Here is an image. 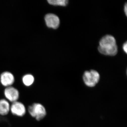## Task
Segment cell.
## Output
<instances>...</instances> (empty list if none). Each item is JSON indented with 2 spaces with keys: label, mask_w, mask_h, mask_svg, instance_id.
Instances as JSON below:
<instances>
[{
  "label": "cell",
  "mask_w": 127,
  "mask_h": 127,
  "mask_svg": "<svg viewBox=\"0 0 127 127\" xmlns=\"http://www.w3.org/2000/svg\"><path fill=\"white\" fill-rule=\"evenodd\" d=\"M98 51L106 56H115L118 51L116 39L110 35L104 36L99 41Z\"/></svg>",
  "instance_id": "cell-1"
},
{
  "label": "cell",
  "mask_w": 127,
  "mask_h": 127,
  "mask_svg": "<svg viewBox=\"0 0 127 127\" xmlns=\"http://www.w3.org/2000/svg\"><path fill=\"white\" fill-rule=\"evenodd\" d=\"M28 111L30 116L37 121L42 120L47 114L45 108L40 103H34L30 105Z\"/></svg>",
  "instance_id": "cell-2"
},
{
  "label": "cell",
  "mask_w": 127,
  "mask_h": 127,
  "mask_svg": "<svg viewBox=\"0 0 127 127\" xmlns=\"http://www.w3.org/2000/svg\"><path fill=\"white\" fill-rule=\"evenodd\" d=\"M83 81L86 86L93 87L96 86L100 80V76L97 71L91 70L86 71L83 75Z\"/></svg>",
  "instance_id": "cell-3"
},
{
  "label": "cell",
  "mask_w": 127,
  "mask_h": 127,
  "mask_svg": "<svg viewBox=\"0 0 127 127\" xmlns=\"http://www.w3.org/2000/svg\"><path fill=\"white\" fill-rule=\"evenodd\" d=\"M4 94L5 99L12 103L18 101L20 96L18 89L12 86L6 87L4 90Z\"/></svg>",
  "instance_id": "cell-4"
},
{
  "label": "cell",
  "mask_w": 127,
  "mask_h": 127,
  "mask_svg": "<svg viewBox=\"0 0 127 127\" xmlns=\"http://www.w3.org/2000/svg\"><path fill=\"white\" fill-rule=\"evenodd\" d=\"M10 112L14 116L21 117L25 116L27 110L25 104L18 101L12 103L10 105Z\"/></svg>",
  "instance_id": "cell-5"
},
{
  "label": "cell",
  "mask_w": 127,
  "mask_h": 127,
  "mask_svg": "<svg viewBox=\"0 0 127 127\" xmlns=\"http://www.w3.org/2000/svg\"><path fill=\"white\" fill-rule=\"evenodd\" d=\"M45 21L48 27L53 29H57L60 25V19L54 14H47L45 17Z\"/></svg>",
  "instance_id": "cell-6"
},
{
  "label": "cell",
  "mask_w": 127,
  "mask_h": 127,
  "mask_svg": "<svg viewBox=\"0 0 127 127\" xmlns=\"http://www.w3.org/2000/svg\"><path fill=\"white\" fill-rule=\"evenodd\" d=\"M15 81L14 75L9 72L2 73L0 77V82L1 85L5 87L12 86Z\"/></svg>",
  "instance_id": "cell-7"
},
{
  "label": "cell",
  "mask_w": 127,
  "mask_h": 127,
  "mask_svg": "<svg viewBox=\"0 0 127 127\" xmlns=\"http://www.w3.org/2000/svg\"><path fill=\"white\" fill-rule=\"evenodd\" d=\"M10 105L9 102L5 98L0 99V115L6 116L10 112Z\"/></svg>",
  "instance_id": "cell-8"
},
{
  "label": "cell",
  "mask_w": 127,
  "mask_h": 127,
  "mask_svg": "<svg viewBox=\"0 0 127 127\" xmlns=\"http://www.w3.org/2000/svg\"><path fill=\"white\" fill-rule=\"evenodd\" d=\"M22 81L25 86L29 87L34 83L35 79L34 77L31 74H27L23 76Z\"/></svg>",
  "instance_id": "cell-9"
},
{
  "label": "cell",
  "mask_w": 127,
  "mask_h": 127,
  "mask_svg": "<svg viewBox=\"0 0 127 127\" xmlns=\"http://www.w3.org/2000/svg\"><path fill=\"white\" fill-rule=\"evenodd\" d=\"M47 1L51 5L63 6H66L68 3L67 0H48Z\"/></svg>",
  "instance_id": "cell-10"
},
{
  "label": "cell",
  "mask_w": 127,
  "mask_h": 127,
  "mask_svg": "<svg viewBox=\"0 0 127 127\" xmlns=\"http://www.w3.org/2000/svg\"><path fill=\"white\" fill-rule=\"evenodd\" d=\"M123 50L126 53H127V42H126L125 43H124L123 45Z\"/></svg>",
  "instance_id": "cell-11"
},
{
  "label": "cell",
  "mask_w": 127,
  "mask_h": 127,
  "mask_svg": "<svg viewBox=\"0 0 127 127\" xmlns=\"http://www.w3.org/2000/svg\"><path fill=\"white\" fill-rule=\"evenodd\" d=\"M124 12H125V15L126 16H127V3H126L125 4V5H124Z\"/></svg>",
  "instance_id": "cell-12"
}]
</instances>
